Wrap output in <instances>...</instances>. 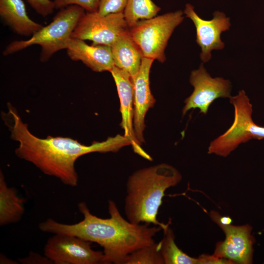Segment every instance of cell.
<instances>
[{
	"label": "cell",
	"instance_id": "obj_26",
	"mask_svg": "<svg viewBox=\"0 0 264 264\" xmlns=\"http://www.w3.org/2000/svg\"><path fill=\"white\" fill-rule=\"evenodd\" d=\"M6 259H4L3 258L0 256V264H18L17 263H15L16 262L12 261L8 259V258H6Z\"/></svg>",
	"mask_w": 264,
	"mask_h": 264
},
{
	"label": "cell",
	"instance_id": "obj_3",
	"mask_svg": "<svg viewBox=\"0 0 264 264\" xmlns=\"http://www.w3.org/2000/svg\"><path fill=\"white\" fill-rule=\"evenodd\" d=\"M182 179L180 173L166 163L138 170L131 175L126 184L124 210L127 220L134 224L141 223L159 226L162 230L169 224L157 219L165 192L177 185Z\"/></svg>",
	"mask_w": 264,
	"mask_h": 264
},
{
	"label": "cell",
	"instance_id": "obj_1",
	"mask_svg": "<svg viewBox=\"0 0 264 264\" xmlns=\"http://www.w3.org/2000/svg\"><path fill=\"white\" fill-rule=\"evenodd\" d=\"M7 111L1 117L10 132L11 138L18 143L15 153L22 159L34 165L44 174L55 177L64 184L75 187L78 176L75 164L77 159L86 154L94 153L116 152L130 145L123 135L109 137L101 142L85 145L69 137L48 136L39 138L32 134L10 103Z\"/></svg>",
	"mask_w": 264,
	"mask_h": 264
},
{
	"label": "cell",
	"instance_id": "obj_13",
	"mask_svg": "<svg viewBox=\"0 0 264 264\" xmlns=\"http://www.w3.org/2000/svg\"><path fill=\"white\" fill-rule=\"evenodd\" d=\"M154 60L143 57L139 71L132 82L133 85L134 120L135 136L141 144L144 142V131L146 113L154 107L155 99L150 87L149 76Z\"/></svg>",
	"mask_w": 264,
	"mask_h": 264
},
{
	"label": "cell",
	"instance_id": "obj_20",
	"mask_svg": "<svg viewBox=\"0 0 264 264\" xmlns=\"http://www.w3.org/2000/svg\"><path fill=\"white\" fill-rule=\"evenodd\" d=\"M123 264H164L160 242L133 251L128 255Z\"/></svg>",
	"mask_w": 264,
	"mask_h": 264
},
{
	"label": "cell",
	"instance_id": "obj_6",
	"mask_svg": "<svg viewBox=\"0 0 264 264\" xmlns=\"http://www.w3.org/2000/svg\"><path fill=\"white\" fill-rule=\"evenodd\" d=\"M181 10L139 21L129 33L140 48L143 57L163 63L165 49L175 29L184 19Z\"/></svg>",
	"mask_w": 264,
	"mask_h": 264
},
{
	"label": "cell",
	"instance_id": "obj_8",
	"mask_svg": "<svg viewBox=\"0 0 264 264\" xmlns=\"http://www.w3.org/2000/svg\"><path fill=\"white\" fill-rule=\"evenodd\" d=\"M77 236L55 234L47 241L44 254L55 264H103V252Z\"/></svg>",
	"mask_w": 264,
	"mask_h": 264
},
{
	"label": "cell",
	"instance_id": "obj_14",
	"mask_svg": "<svg viewBox=\"0 0 264 264\" xmlns=\"http://www.w3.org/2000/svg\"><path fill=\"white\" fill-rule=\"evenodd\" d=\"M66 50L71 60L82 62L93 71H110L114 66L110 46L89 45L84 40L71 38Z\"/></svg>",
	"mask_w": 264,
	"mask_h": 264
},
{
	"label": "cell",
	"instance_id": "obj_4",
	"mask_svg": "<svg viewBox=\"0 0 264 264\" xmlns=\"http://www.w3.org/2000/svg\"><path fill=\"white\" fill-rule=\"evenodd\" d=\"M85 13V10L76 5L60 9L49 24L44 26L29 39L12 42L3 50V55L7 56L39 45L41 47L40 60L47 62L56 52L66 49L72 34Z\"/></svg>",
	"mask_w": 264,
	"mask_h": 264
},
{
	"label": "cell",
	"instance_id": "obj_22",
	"mask_svg": "<svg viewBox=\"0 0 264 264\" xmlns=\"http://www.w3.org/2000/svg\"><path fill=\"white\" fill-rule=\"evenodd\" d=\"M127 0H100L98 13L101 15L123 13Z\"/></svg>",
	"mask_w": 264,
	"mask_h": 264
},
{
	"label": "cell",
	"instance_id": "obj_9",
	"mask_svg": "<svg viewBox=\"0 0 264 264\" xmlns=\"http://www.w3.org/2000/svg\"><path fill=\"white\" fill-rule=\"evenodd\" d=\"M189 81L194 91L185 101L182 115L191 109H198L206 114L212 103L219 98H230L232 85L222 77L213 78L201 64L198 69L191 72Z\"/></svg>",
	"mask_w": 264,
	"mask_h": 264
},
{
	"label": "cell",
	"instance_id": "obj_11",
	"mask_svg": "<svg viewBox=\"0 0 264 264\" xmlns=\"http://www.w3.org/2000/svg\"><path fill=\"white\" fill-rule=\"evenodd\" d=\"M217 224L225 238L217 243L213 254L229 261L232 264H252L255 243L252 227L249 224L240 226Z\"/></svg>",
	"mask_w": 264,
	"mask_h": 264
},
{
	"label": "cell",
	"instance_id": "obj_24",
	"mask_svg": "<svg viewBox=\"0 0 264 264\" xmlns=\"http://www.w3.org/2000/svg\"><path fill=\"white\" fill-rule=\"evenodd\" d=\"M19 263L23 264H50L52 262L45 256L30 252L29 255L22 258L18 259Z\"/></svg>",
	"mask_w": 264,
	"mask_h": 264
},
{
	"label": "cell",
	"instance_id": "obj_5",
	"mask_svg": "<svg viewBox=\"0 0 264 264\" xmlns=\"http://www.w3.org/2000/svg\"><path fill=\"white\" fill-rule=\"evenodd\" d=\"M230 102L234 108V119L231 126L222 135L212 141L208 154L227 156L239 145L252 139H264V127L253 121L252 105L243 90L231 96Z\"/></svg>",
	"mask_w": 264,
	"mask_h": 264
},
{
	"label": "cell",
	"instance_id": "obj_18",
	"mask_svg": "<svg viewBox=\"0 0 264 264\" xmlns=\"http://www.w3.org/2000/svg\"><path fill=\"white\" fill-rule=\"evenodd\" d=\"M169 224L163 229L164 237L159 242L164 264H198V258L189 256L176 245L174 232Z\"/></svg>",
	"mask_w": 264,
	"mask_h": 264
},
{
	"label": "cell",
	"instance_id": "obj_25",
	"mask_svg": "<svg viewBox=\"0 0 264 264\" xmlns=\"http://www.w3.org/2000/svg\"><path fill=\"white\" fill-rule=\"evenodd\" d=\"M198 264H232L228 260L219 258L214 254H201L198 258Z\"/></svg>",
	"mask_w": 264,
	"mask_h": 264
},
{
	"label": "cell",
	"instance_id": "obj_19",
	"mask_svg": "<svg viewBox=\"0 0 264 264\" xmlns=\"http://www.w3.org/2000/svg\"><path fill=\"white\" fill-rule=\"evenodd\" d=\"M160 10L152 0H127L123 14L130 28L140 21L156 16Z\"/></svg>",
	"mask_w": 264,
	"mask_h": 264
},
{
	"label": "cell",
	"instance_id": "obj_2",
	"mask_svg": "<svg viewBox=\"0 0 264 264\" xmlns=\"http://www.w3.org/2000/svg\"><path fill=\"white\" fill-rule=\"evenodd\" d=\"M78 207L83 216L81 221L68 224L48 218L40 223L39 228L44 232L73 235L98 243L103 248L104 264H123L131 253L155 243L154 236L162 230L159 226L130 222L112 200H108L109 218L92 214L85 202L79 203Z\"/></svg>",
	"mask_w": 264,
	"mask_h": 264
},
{
	"label": "cell",
	"instance_id": "obj_23",
	"mask_svg": "<svg viewBox=\"0 0 264 264\" xmlns=\"http://www.w3.org/2000/svg\"><path fill=\"white\" fill-rule=\"evenodd\" d=\"M27 0L36 12L44 17L51 15L55 9L54 2L51 0Z\"/></svg>",
	"mask_w": 264,
	"mask_h": 264
},
{
	"label": "cell",
	"instance_id": "obj_17",
	"mask_svg": "<svg viewBox=\"0 0 264 264\" xmlns=\"http://www.w3.org/2000/svg\"><path fill=\"white\" fill-rule=\"evenodd\" d=\"M25 199L20 198L14 187H8L3 173H0V225L19 222L24 213Z\"/></svg>",
	"mask_w": 264,
	"mask_h": 264
},
{
	"label": "cell",
	"instance_id": "obj_12",
	"mask_svg": "<svg viewBox=\"0 0 264 264\" xmlns=\"http://www.w3.org/2000/svg\"><path fill=\"white\" fill-rule=\"evenodd\" d=\"M115 82L120 100V111L122 120L120 126L124 131V135L130 142L134 152L149 160L152 157L142 148L134 133L133 85L129 74L126 71L114 66L110 71Z\"/></svg>",
	"mask_w": 264,
	"mask_h": 264
},
{
	"label": "cell",
	"instance_id": "obj_10",
	"mask_svg": "<svg viewBox=\"0 0 264 264\" xmlns=\"http://www.w3.org/2000/svg\"><path fill=\"white\" fill-rule=\"evenodd\" d=\"M183 12L193 21L196 27V42L201 49V60L203 63L207 62L211 59L213 50H221L224 47L220 34L229 29L231 26L230 18L224 13L216 11L213 13L212 19H202L190 3L186 4Z\"/></svg>",
	"mask_w": 264,
	"mask_h": 264
},
{
	"label": "cell",
	"instance_id": "obj_7",
	"mask_svg": "<svg viewBox=\"0 0 264 264\" xmlns=\"http://www.w3.org/2000/svg\"><path fill=\"white\" fill-rule=\"evenodd\" d=\"M129 29L122 13L101 15L97 11L87 12L79 21L71 38L91 41L93 45L111 46Z\"/></svg>",
	"mask_w": 264,
	"mask_h": 264
},
{
	"label": "cell",
	"instance_id": "obj_21",
	"mask_svg": "<svg viewBox=\"0 0 264 264\" xmlns=\"http://www.w3.org/2000/svg\"><path fill=\"white\" fill-rule=\"evenodd\" d=\"M55 9H62L71 5H78L85 11L93 12L98 11L100 0H54Z\"/></svg>",
	"mask_w": 264,
	"mask_h": 264
},
{
	"label": "cell",
	"instance_id": "obj_15",
	"mask_svg": "<svg viewBox=\"0 0 264 264\" xmlns=\"http://www.w3.org/2000/svg\"><path fill=\"white\" fill-rule=\"evenodd\" d=\"M0 16L16 34L32 36L44 26L28 16L22 0H0Z\"/></svg>",
	"mask_w": 264,
	"mask_h": 264
},
{
	"label": "cell",
	"instance_id": "obj_16",
	"mask_svg": "<svg viewBox=\"0 0 264 264\" xmlns=\"http://www.w3.org/2000/svg\"><path fill=\"white\" fill-rule=\"evenodd\" d=\"M110 47L114 66L127 72L133 82L140 69L143 56L129 30L120 35Z\"/></svg>",
	"mask_w": 264,
	"mask_h": 264
}]
</instances>
